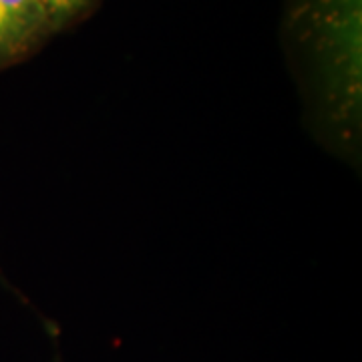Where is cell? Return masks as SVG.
<instances>
[{
  "label": "cell",
  "instance_id": "1",
  "mask_svg": "<svg viewBox=\"0 0 362 362\" xmlns=\"http://www.w3.org/2000/svg\"><path fill=\"white\" fill-rule=\"evenodd\" d=\"M49 28L51 25L35 0H0V65L33 51Z\"/></svg>",
  "mask_w": 362,
  "mask_h": 362
},
{
  "label": "cell",
  "instance_id": "2",
  "mask_svg": "<svg viewBox=\"0 0 362 362\" xmlns=\"http://www.w3.org/2000/svg\"><path fill=\"white\" fill-rule=\"evenodd\" d=\"M39 8L49 21V25L61 26L65 25L69 18L77 16L90 0H35Z\"/></svg>",
  "mask_w": 362,
  "mask_h": 362
}]
</instances>
